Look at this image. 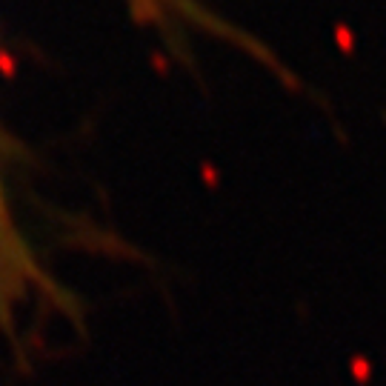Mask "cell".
Here are the masks:
<instances>
[{
	"label": "cell",
	"mask_w": 386,
	"mask_h": 386,
	"mask_svg": "<svg viewBox=\"0 0 386 386\" xmlns=\"http://www.w3.org/2000/svg\"><path fill=\"white\" fill-rule=\"evenodd\" d=\"M26 280H35V266L12 224L4 180H0V326H9V309L15 295L21 298Z\"/></svg>",
	"instance_id": "6da1fadb"
}]
</instances>
